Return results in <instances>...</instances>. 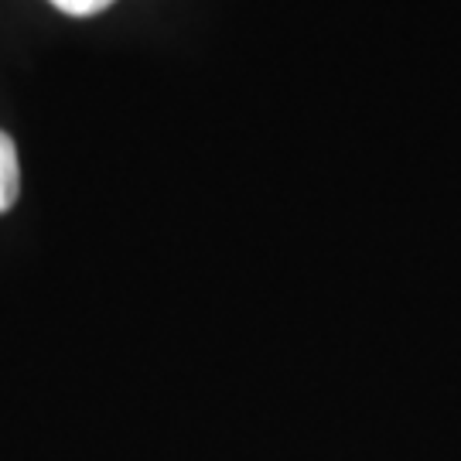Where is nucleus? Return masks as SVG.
<instances>
[{"instance_id": "nucleus-1", "label": "nucleus", "mask_w": 461, "mask_h": 461, "mask_svg": "<svg viewBox=\"0 0 461 461\" xmlns=\"http://www.w3.org/2000/svg\"><path fill=\"white\" fill-rule=\"evenodd\" d=\"M17 195H21V161L11 133L0 131V215L14 209Z\"/></svg>"}, {"instance_id": "nucleus-2", "label": "nucleus", "mask_w": 461, "mask_h": 461, "mask_svg": "<svg viewBox=\"0 0 461 461\" xmlns=\"http://www.w3.org/2000/svg\"><path fill=\"white\" fill-rule=\"evenodd\" d=\"M62 14H72V17H89V14H99V11H106L113 0H51Z\"/></svg>"}]
</instances>
